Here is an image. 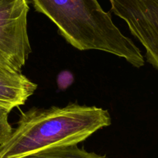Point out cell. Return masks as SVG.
I'll list each match as a JSON object with an SVG mask.
<instances>
[{"mask_svg":"<svg viewBox=\"0 0 158 158\" xmlns=\"http://www.w3.org/2000/svg\"><path fill=\"white\" fill-rule=\"evenodd\" d=\"M111 124L107 110L70 104L32 108L20 115L18 125L0 145V158H17L56 146L78 144Z\"/></svg>","mask_w":158,"mask_h":158,"instance_id":"obj_1","label":"cell"},{"mask_svg":"<svg viewBox=\"0 0 158 158\" xmlns=\"http://www.w3.org/2000/svg\"><path fill=\"white\" fill-rule=\"evenodd\" d=\"M34 8L56 24L61 36L80 50H97L144 65L141 51L122 33L97 0H32Z\"/></svg>","mask_w":158,"mask_h":158,"instance_id":"obj_2","label":"cell"},{"mask_svg":"<svg viewBox=\"0 0 158 158\" xmlns=\"http://www.w3.org/2000/svg\"><path fill=\"white\" fill-rule=\"evenodd\" d=\"M28 0H0V65L21 72L32 52Z\"/></svg>","mask_w":158,"mask_h":158,"instance_id":"obj_3","label":"cell"},{"mask_svg":"<svg viewBox=\"0 0 158 158\" xmlns=\"http://www.w3.org/2000/svg\"><path fill=\"white\" fill-rule=\"evenodd\" d=\"M111 10L127 25L158 71V0H109Z\"/></svg>","mask_w":158,"mask_h":158,"instance_id":"obj_4","label":"cell"},{"mask_svg":"<svg viewBox=\"0 0 158 158\" xmlns=\"http://www.w3.org/2000/svg\"><path fill=\"white\" fill-rule=\"evenodd\" d=\"M37 85L23 75L0 65V105L12 110L24 105Z\"/></svg>","mask_w":158,"mask_h":158,"instance_id":"obj_5","label":"cell"},{"mask_svg":"<svg viewBox=\"0 0 158 158\" xmlns=\"http://www.w3.org/2000/svg\"><path fill=\"white\" fill-rule=\"evenodd\" d=\"M17 158H106L80 148L77 144L56 146L32 152Z\"/></svg>","mask_w":158,"mask_h":158,"instance_id":"obj_6","label":"cell"},{"mask_svg":"<svg viewBox=\"0 0 158 158\" xmlns=\"http://www.w3.org/2000/svg\"><path fill=\"white\" fill-rule=\"evenodd\" d=\"M10 110L0 105V145L6 142L12 133V128L8 120Z\"/></svg>","mask_w":158,"mask_h":158,"instance_id":"obj_7","label":"cell"}]
</instances>
